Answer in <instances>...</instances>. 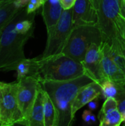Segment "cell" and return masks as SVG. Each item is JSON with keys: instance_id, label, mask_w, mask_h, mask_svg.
Listing matches in <instances>:
<instances>
[{"instance_id": "obj_1", "label": "cell", "mask_w": 125, "mask_h": 126, "mask_svg": "<svg viewBox=\"0 0 125 126\" xmlns=\"http://www.w3.org/2000/svg\"><path fill=\"white\" fill-rule=\"evenodd\" d=\"M93 81L86 75L64 81L40 80L42 89L48 94L58 112V126H72L71 104L79 90Z\"/></svg>"}, {"instance_id": "obj_2", "label": "cell", "mask_w": 125, "mask_h": 126, "mask_svg": "<svg viewBox=\"0 0 125 126\" xmlns=\"http://www.w3.org/2000/svg\"><path fill=\"white\" fill-rule=\"evenodd\" d=\"M97 10L98 27L102 32L103 42L122 50L125 46L122 35L120 15L121 0H93Z\"/></svg>"}, {"instance_id": "obj_3", "label": "cell", "mask_w": 125, "mask_h": 126, "mask_svg": "<svg viewBox=\"0 0 125 126\" xmlns=\"http://www.w3.org/2000/svg\"><path fill=\"white\" fill-rule=\"evenodd\" d=\"M18 13L4 27L0 36V70L13 71L14 66L26 58L24 48L33 32L21 34L15 31V24Z\"/></svg>"}, {"instance_id": "obj_4", "label": "cell", "mask_w": 125, "mask_h": 126, "mask_svg": "<svg viewBox=\"0 0 125 126\" xmlns=\"http://www.w3.org/2000/svg\"><path fill=\"white\" fill-rule=\"evenodd\" d=\"M39 63L41 80L64 81L85 75L82 63L63 53L47 58L39 57Z\"/></svg>"}, {"instance_id": "obj_5", "label": "cell", "mask_w": 125, "mask_h": 126, "mask_svg": "<svg viewBox=\"0 0 125 126\" xmlns=\"http://www.w3.org/2000/svg\"><path fill=\"white\" fill-rule=\"evenodd\" d=\"M103 42L98 25H83L73 27L63 53L82 63L87 50L93 44L101 45Z\"/></svg>"}, {"instance_id": "obj_6", "label": "cell", "mask_w": 125, "mask_h": 126, "mask_svg": "<svg viewBox=\"0 0 125 126\" xmlns=\"http://www.w3.org/2000/svg\"><path fill=\"white\" fill-rule=\"evenodd\" d=\"M72 30V8L64 10L58 22L47 30L46 44L41 57L47 58L63 53Z\"/></svg>"}, {"instance_id": "obj_7", "label": "cell", "mask_w": 125, "mask_h": 126, "mask_svg": "<svg viewBox=\"0 0 125 126\" xmlns=\"http://www.w3.org/2000/svg\"><path fill=\"white\" fill-rule=\"evenodd\" d=\"M0 90L1 97L0 119L4 126H11L18 123H26L18 103L17 81L1 82Z\"/></svg>"}, {"instance_id": "obj_8", "label": "cell", "mask_w": 125, "mask_h": 126, "mask_svg": "<svg viewBox=\"0 0 125 126\" xmlns=\"http://www.w3.org/2000/svg\"><path fill=\"white\" fill-rule=\"evenodd\" d=\"M16 81L17 99L19 109L25 122H27L36 100L40 86V80L33 77H27Z\"/></svg>"}, {"instance_id": "obj_9", "label": "cell", "mask_w": 125, "mask_h": 126, "mask_svg": "<svg viewBox=\"0 0 125 126\" xmlns=\"http://www.w3.org/2000/svg\"><path fill=\"white\" fill-rule=\"evenodd\" d=\"M101 45L93 44L87 50L84 60L82 62L85 75L100 85L107 80L103 72Z\"/></svg>"}, {"instance_id": "obj_10", "label": "cell", "mask_w": 125, "mask_h": 126, "mask_svg": "<svg viewBox=\"0 0 125 126\" xmlns=\"http://www.w3.org/2000/svg\"><path fill=\"white\" fill-rule=\"evenodd\" d=\"M73 27L97 25V10L93 0H77L72 7Z\"/></svg>"}, {"instance_id": "obj_11", "label": "cell", "mask_w": 125, "mask_h": 126, "mask_svg": "<svg viewBox=\"0 0 125 126\" xmlns=\"http://www.w3.org/2000/svg\"><path fill=\"white\" fill-rule=\"evenodd\" d=\"M101 95L102 87L101 85L97 82L93 81L92 83L82 87L77 94L71 106V114L72 120L74 121L75 114L77 111H79L84 106L88 105L93 100L99 98Z\"/></svg>"}, {"instance_id": "obj_12", "label": "cell", "mask_w": 125, "mask_h": 126, "mask_svg": "<svg viewBox=\"0 0 125 126\" xmlns=\"http://www.w3.org/2000/svg\"><path fill=\"white\" fill-rule=\"evenodd\" d=\"M101 49L102 51V68L106 80L112 81L122 89H125V73L111 58L103 44L101 45Z\"/></svg>"}, {"instance_id": "obj_13", "label": "cell", "mask_w": 125, "mask_h": 126, "mask_svg": "<svg viewBox=\"0 0 125 126\" xmlns=\"http://www.w3.org/2000/svg\"><path fill=\"white\" fill-rule=\"evenodd\" d=\"M63 10L60 0H47L43 3L41 15L46 30L51 29L58 22Z\"/></svg>"}, {"instance_id": "obj_14", "label": "cell", "mask_w": 125, "mask_h": 126, "mask_svg": "<svg viewBox=\"0 0 125 126\" xmlns=\"http://www.w3.org/2000/svg\"><path fill=\"white\" fill-rule=\"evenodd\" d=\"M17 72V80L27 77H33L41 80L39 57L34 58H25L18 62L13 68Z\"/></svg>"}, {"instance_id": "obj_15", "label": "cell", "mask_w": 125, "mask_h": 126, "mask_svg": "<svg viewBox=\"0 0 125 126\" xmlns=\"http://www.w3.org/2000/svg\"><path fill=\"white\" fill-rule=\"evenodd\" d=\"M27 126H44L43 114V89L41 83L38 88L36 100L31 110L29 116L27 120Z\"/></svg>"}, {"instance_id": "obj_16", "label": "cell", "mask_w": 125, "mask_h": 126, "mask_svg": "<svg viewBox=\"0 0 125 126\" xmlns=\"http://www.w3.org/2000/svg\"><path fill=\"white\" fill-rule=\"evenodd\" d=\"M43 114L44 126H58V112L48 94L43 91Z\"/></svg>"}, {"instance_id": "obj_17", "label": "cell", "mask_w": 125, "mask_h": 126, "mask_svg": "<svg viewBox=\"0 0 125 126\" xmlns=\"http://www.w3.org/2000/svg\"><path fill=\"white\" fill-rule=\"evenodd\" d=\"M14 1L6 0L0 1V31L20 10L16 7Z\"/></svg>"}, {"instance_id": "obj_18", "label": "cell", "mask_w": 125, "mask_h": 126, "mask_svg": "<svg viewBox=\"0 0 125 126\" xmlns=\"http://www.w3.org/2000/svg\"><path fill=\"white\" fill-rule=\"evenodd\" d=\"M99 126H120L122 123V115L118 109L98 115Z\"/></svg>"}, {"instance_id": "obj_19", "label": "cell", "mask_w": 125, "mask_h": 126, "mask_svg": "<svg viewBox=\"0 0 125 126\" xmlns=\"http://www.w3.org/2000/svg\"><path fill=\"white\" fill-rule=\"evenodd\" d=\"M101 87H102L101 96L105 100H106L107 98H110V97L116 98L119 92L122 89H124L119 87L116 84H115L112 81H110L108 80L101 84Z\"/></svg>"}, {"instance_id": "obj_20", "label": "cell", "mask_w": 125, "mask_h": 126, "mask_svg": "<svg viewBox=\"0 0 125 126\" xmlns=\"http://www.w3.org/2000/svg\"><path fill=\"white\" fill-rule=\"evenodd\" d=\"M116 109H118V103L116 98H113V97L107 98L105 100V103H103L102 107L99 111V114H105L107 112H109Z\"/></svg>"}, {"instance_id": "obj_21", "label": "cell", "mask_w": 125, "mask_h": 126, "mask_svg": "<svg viewBox=\"0 0 125 126\" xmlns=\"http://www.w3.org/2000/svg\"><path fill=\"white\" fill-rule=\"evenodd\" d=\"M44 3L43 0H30L26 7V10L28 14L35 13V11L43 6Z\"/></svg>"}, {"instance_id": "obj_22", "label": "cell", "mask_w": 125, "mask_h": 126, "mask_svg": "<svg viewBox=\"0 0 125 126\" xmlns=\"http://www.w3.org/2000/svg\"><path fill=\"white\" fill-rule=\"evenodd\" d=\"M116 100L118 103V109L122 114L125 112V89L119 92Z\"/></svg>"}, {"instance_id": "obj_23", "label": "cell", "mask_w": 125, "mask_h": 126, "mask_svg": "<svg viewBox=\"0 0 125 126\" xmlns=\"http://www.w3.org/2000/svg\"><path fill=\"white\" fill-rule=\"evenodd\" d=\"M77 0H60V2L63 8V10L71 9Z\"/></svg>"}, {"instance_id": "obj_24", "label": "cell", "mask_w": 125, "mask_h": 126, "mask_svg": "<svg viewBox=\"0 0 125 126\" xmlns=\"http://www.w3.org/2000/svg\"><path fill=\"white\" fill-rule=\"evenodd\" d=\"M93 113L91 110H85L83 113V121L88 124V125H91V116H92Z\"/></svg>"}, {"instance_id": "obj_25", "label": "cell", "mask_w": 125, "mask_h": 126, "mask_svg": "<svg viewBox=\"0 0 125 126\" xmlns=\"http://www.w3.org/2000/svg\"><path fill=\"white\" fill-rule=\"evenodd\" d=\"M29 1L30 0H15L14 3L18 9H22L27 6Z\"/></svg>"}, {"instance_id": "obj_26", "label": "cell", "mask_w": 125, "mask_h": 126, "mask_svg": "<svg viewBox=\"0 0 125 126\" xmlns=\"http://www.w3.org/2000/svg\"><path fill=\"white\" fill-rule=\"evenodd\" d=\"M98 99L99 98L94 99V100H93L92 101H91L88 104V106L89 108V110H91V111H95L96 109H97L98 106H99V100H98Z\"/></svg>"}, {"instance_id": "obj_27", "label": "cell", "mask_w": 125, "mask_h": 126, "mask_svg": "<svg viewBox=\"0 0 125 126\" xmlns=\"http://www.w3.org/2000/svg\"><path fill=\"white\" fill-rule=\"evenodd\" d=\"M120 15L121 16L125 19V2L121 0V5H120Z\"/></svg>"}, {"instance_id": "obj_28", "label": "cell", "mask_w": 125, "mask_h": 126, "mask_svg": "<svg viewBox=\"0 0 125 126\" xmlns=\"http://www.w3.org/2000/svg\"><path fill=\"white\" fill-rule=\"evenodd\" d=\"M122 35H123V38L125 40V18H122Z\"/></svg>"}, {"instance_id": "obj_29", "label": "cell", "mask_w": 125, "mask_h": 126, "mask_svg": "<svg viewBox=\"0 0 125 126\" xmlns=\"http://www.w3.org/2000/svg\"><path fill=\"white\" fill-rule=\"evenodd\" d=\"M27 126L26 123H15V124H13V125H11V126Z\"/></svg>"}, {"instance_id": "obj_30", "label": "cell", "mask_w": 125, "mask_h": 126, "mask_svg": "<svg viewBox=\"0 0 125 126\" xmlns=\"http://www.w3.org/2000/svg\"><path fill=\"white\" fill-rule=\"evenodd\" d=\"M96 123V117H95V115L93 114L92 116H91V124H94Z\"/></svg>"}, {"instance_id": "obj_31", "label": "cell", "mask_w": 125, "mask_h": 126, "mask_svg": "<svg viewBox=\"0 0 125 126\" xmlns=\"http://www.w3.org/2000/svg\"><path fill=\"white\" fill-rule=\"evenodd\" d=\"M122 115V122H123V123H125V113H123Z\"/></svg>"}, {"instance_id": "obj_32", "label": "cell", "mask_w": 125, "mask_h": 126, "mask_svg": "<svg viewBox=\"0 0 125 126\" xmlns=\"http://www.w3.org/2000/svg\"><path fill=\"white\" fill-rule=\"evenodd\" d=\"M122 52H123V54H124V55H125V46H124V47H122Z\"/></svg>"}, {"instance_id": "obj_33", "label": "cell", "mask_w": 125, "mask_h": 126, "mask_svg": "<svg viewBox=\"0 0 125 126\" xmlns=\"http://www.w3.org/2000/svg\"><path fill=\"white\" fill-rule=\"evenodd\" d=\"M0 83H1V81H0ZM1 90H0V115H1Z\"/></svg>"}, {"instance_id": "obj_34", "label": "cell", "mask_w": 125, "mask_h": 126, "mask_svg": "<svg viewBox=\"0 0 125 126\" xmlns=\"http://www.w3.org/2000/svg\"><path fill=\"white\" fill-rule=\"evenodd\" d=\"M0 126H4V124H3V123H2V121L1 120V119H0Z\"/></svg>"}, {"instance_id": "obj_35", "label": "cell", "mask_w": 125, "mask_h": 126, "mask_svg": "<svg viewBox=\"0 0 125 126\" xmlns=\"http://www.w3.org/2000/svg\"><path fill=\"white\" fill-rule=\"evenodd\" d=\"M3 29H4V28H3ZM3 29H2V30H1L0 31V36H1V32H2V30H3Z\"/></svg>"}, {"instance_id": "obj_36", "label": "cell", "mask_w": 125, "mask_h": 126, "mask_svg": "<svg viewBox=\"0 0 125 126\" xmlns=\"http://www.w3.org/2000/svg\"><path fill=\"white\" fill-rule=\"evenodd\" d=\"M6 1V0H0V1Z\"/></svg>"}, {"instance_id": "obj_37", "label": "cell", "mask_w": 125, "mask_h": 126, "mask_svg": "<svg viewBox=\"0 0 125 126\" xmlns=\"http://www.w3.org/2000/svg\"><path fill=\"white\" fill-rule=\"evenodd\" d=\"M43 1H44V2H45V1H46L47 0H43Z\"/></svg>"}, {"instance_id": "obj_38", "label": "cell", "mask_w": 125, "mask_h": 126, "mask_svg": "<svg viewBox=\"0 0 125 126\" xmlns=\"http://www.w3.org/2000/svg\"><path fill=\"white\" fill-rule=\"evenodd\" d=\"M122 1H124V2H125V0H122Z\"/></svg>"}, {"instance_id": "obj_39", "label": "cell", "mask_w": 125, "mask_h": 126, "mask_svg": "<svg viewBox=\"0 0 125 126\" xmlns=\"http://www.w3.org/2000/svg\"><path fill=\"white\" fill-rule=\"evenodd\" d=\"M125 126V125H124V126Z\"/></svg>"}]
</instances>
